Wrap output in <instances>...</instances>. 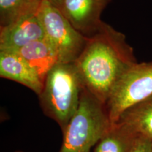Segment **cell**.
<instances>
[{
    "label": "cell",
    "instance_id": "obj_1",
    "mask_svg": "<svg viewBox=\"0 0 152 152\" xmlns=\"http://www.w3.org/2000/svg\"><path fill=\"white\" fill-rule=\"evenodd\" d=\"M137 62L124 34L102 21L74 62L84 87L105 104L125 70Z\"/></svg>",
    "mask_w": 152,
    "mask_h": 152
},
{
    "label": "cell",
    "instance_id": "obj_2",
    "mask_svg": "<svg viewBox=\"0 0 152 152\" xmlns=\"http://www.w3.org/2000/svg\"><path fill=\"white\" fill-rule=\"evenodd\" d=\"M84 89L74 63H60L52 68L38 96L44 114L63 132L78 109Z\"/></svg>",
    "mask_w": 152,
    "mask_h": 152
},
{
    "label": "cell",
    "instance_id": "obj_3",
    "mask_svg": "<svg viewBox=\"0 0 152 152\" xmlns=\"http://www.w3.org/2000/svg\"><path fill=\"white\" fill-rule=\"evenodd\" d=\"M111 125L105 104L84 87L78 109L62 132L58 152H91Z\"/></svg>",
    "mask_w": 152,
    "mask_h": 152
},
{
    "label": "cell",
    "instance_id": "obj_4",
    "mask_svg": "<svg viewBox=\"0 0 152 152\" xmlns=\"http://www.w3.org/2000/svg\"><path fill=\"white\" fill-rule=\"evenodd\" d=\"M152 95V61L135 62L120 76L105 108L111 124L125 111Z\"/></svg>",
    "mask_w": 152,
    "mask_h": 152
},
{
    "label": "cell",
    "instance_id": "obj_5",
    "mask_svg": "<svg viewBox=\"0 0 152 152\" xmlns=\"http://www.w3.org/2000/svg\"><path fill=\"white\" fill-rule=\"evenodd\" d=\"M45 38L54 47L60 63H74L84 49L87 37L77 31L59 9L42 0L37 11Z\"/></svg>",
    "mask_w": 152,
    "mask_h": 152
},
{
    "label": "cell",
    "instance_id": "obj_6",
    "mask_svg": "<svg viewBox=\"0 0 152 152\" xmlns=\"http://www.w3.org/2000/svg\"><path fill=\"white\" fill-rule=\"evenodd\" d=\"M111 0H59L55 6L77 31L92 35L102 23L100 16Z\"/></svg>",
    "mask_w": 152,
    "mask_h": 152
},
{
    "label": "cell",
    "instance_id": "obj_7",
    "mask_svg": "<svg viewBox=\"0 0 152 152\" xmlns=\"http://www.w3.org/2000/svg\"><path fill=\"white\" fill-rule=\"evenodd\" d=\"M45 38L37 12L28 13L1 27L0 51H11Z\"/></svg>",
    "mask_w": 152,
    "mask_h": 152
},
{
    "label": "cell",
    "instance_id": "obj_8",
    "mask_svg": "<svg viewBox=\"0 0 152 152\" xmlns=\"http://www.w3.org/2000/svg\"><path fill=\"white\" fill-rule=\"evenodd\" d=\"M0 77L28 87L37 96L43 89L44 82L35 70L21 56L11 52L0 51Z\"/></svg>",
    "mask_w": 152,
    "mask_h": 152
},
{
    "label": "cell",
    "instance_id": "obj_9",
    "mask_svg": "<svg viewBox=\"0 0 152 152\" xmlns=\"http://www.w3.org/2000/svg\"><path fill=\"white\" fill-rule=\"evenodd\" d=\"M7 52L15 53L21 56L35 70L43 82L52 68L59 64L56 50L46 38Z\"/></svg>",
    "mask_w": 152,
    "mask_h": 152
},
{
    "label": "cell",
    "instance_id": "obj_10",
    "mask_svg": "<svg viewBox=\"0 0 152 152\" xmlns=\"http://www.w3.org/2000/svg\"><path fill=\"white\" fill-rule=\"evenodd\" d=\"M137 138L152 142V95L125 111L117 121Z\"/></svg>",
    "mask_w": 152,
    "mask_h": 152
},
{
    "label": "cell",
    "instance_id": "obj_11",
    "mask_svg": "<svg viewBox=\"0 0 152 152\" xmlns=\"http://www.w3.org/2000/svg\"><path fill=\"white\" fill-rule=\"evenodd\" d=\"M136 138L121 125L112 124L92 152H130Z\"/></svg>",
    "mask_w": 152,
    "mask_h": 152
},
{
    "label": "cell",
    "instance_id": "obj_12",
    "mask_svg": "<svg viewBox=\"0 0 152 152\" xmlns=\"http://www.w3.org/2000/svg\"><path fill=\"white\" fill-rule=\"evenodd\" d=\"M42 0H0L1 27L14 22L19 17L37 12Z\"/></svg>",
    "mask_w": 152,
    "mask_h": 152
},
{
    "label": "cell",
    "instance_id": "obj_13",
    "mask_svg": "<svg viewBox=\"0 0 152 152\" xmlns=\"http://www.w3.org/2000/svg\"><path fill=\"white\" fill-rule=\"evenodd\" d=\"M130 152H152V142L142 138H137Z\"/></svg>",
    "mask_w": 152,
    "mask_h": 152
},
{
    "label": "cell",
    "instance_id": "obj_14",
    "mask_svg": "<svg viewBox=\"0 0 152 152\" xmlns=\"http://www.w3.org/2000/svg\"><path fill=\"white\" fill-rule=\"evenodd\" d=\"M49 1H50V2L52 3L53 5L56 6L57 4H58V1H59V0H49Z\"/></svg>",
    "mask_w": 152,
    "mask_h": 152
},
{
    "label": "cell",
    "instance_id": "obj_15",
    "mask_svg": "<svg viewBox=\"0 0 152 152\" xmlns=\"http://www.w3.org/2000/svg\"><path fill=\"white\" fill-rule=\"evenodd\" d=\"M16 152H25V151H16Z\"/></svg>",
    "mask_w": 152,
    "mask_h": 152
},
{
    "label": "cell",
    "instance_id": "obj_16",
    "mask_svg": "<svg viewBox=\"0 0 152 152\" xmlns=\"http://www.w3.org/2000/svg\"><path fill=\"white\" fill-rule=\"evenodd\" d=\"M91 152H92V151H91Z\"/></svg>",
    "mask_w": 152,
    "mask_h": 152
}]
</instances>
